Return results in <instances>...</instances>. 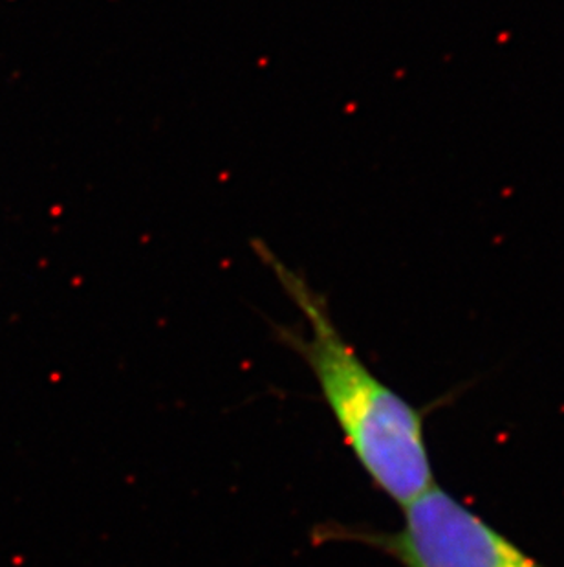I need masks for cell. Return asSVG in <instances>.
<instances>
[{
    "mask_svg": "<svg viewBox=\"0 0 564 567\" xmlns=\"http://www.w3.org/2000/svg\"><path fill=\"white\" fill-rule=\"evenodd\" d=\"M251 247L306 321V329L273 326L275 337L309 365L341 437L374 487L401 508L437 487L420 408L365 364L337 329L326 296L301 270L264 241L253 239Z\"/></svg>",
    "mask_w": 564,
    "mask_h": 567,
    "instance_id": "cell-1",
    "label": "cell"
},
{
    "mask_svg": "<svg viewBox=\"0 0 564 567\" xmlns=\"http://www.w3.org/2000/svg\"><path fill=\"white\" fill-rule=\"evenodd\" d=\"M314 540L365 544L404 567H546L438 485L404 507L398 530L326 524Z\"/></svg>",
    "mask_w": 564,
    "mask_h": 567,
    "instance_id": "cell-2",
    "label": "cell"
}]
</instances>
